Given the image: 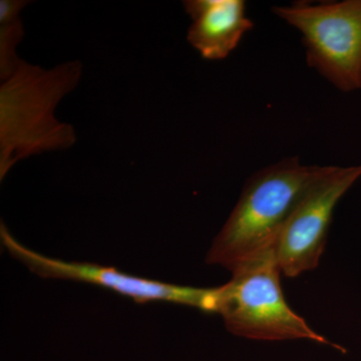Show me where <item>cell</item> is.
<instances>
[{
    "label": "cell",
    "instance_id": "1",
    "mask_svg": "<svg viewBox=\"0 0 361 361\" xmlns=\"http://www.w3.org/2000/svg\"><path fill=\"white\" fill-rule=\"evenodd\" d=\"M325 168L302 165L291 157L252 176L206 262L233 273L274 254L285 224Z\"/></svg>",
    "mask_w": 361,
    "mask_h": 361
},
{
    "label": "cell",
    "instance_id": "8",
    "mask_svg": "<svg viewBox=\"0 0 361 361\" xmlns=\"http://www.w3.org/2000/svg\"><path fill=\"white\" fill-rule=\"evenodd\" d=\"M25 0L0 1V78L1 82L13 75L23 59L16 49L25 37L20 13L27 4Z\"/></svg>",
    "mask_w": 361,
    "mask_h": 361
},
{
    "label": "cell",
    "instance_id": "2",
    "mask_svg": "<svg viewBox=\"0 0 361 361\" xmlns=\"http://www.w3.org/2000/svg\"><path fill=\"white\" fill-rule=\"evenodd\" d=\"M82 65L66 61L44 70L21 61L0 85V180L20 161L70 149L77 134L54 116L63 97L78 87Z\"/></svg>",
    "mask_w": 361,
    "mask_h": 361
},
{
    "label": "cell",
    "instance_id": "7",
    "mask_svg": "<svg viewBox=\"0 0 361 361\" xmlns=\"http://www.w3.org/2000/svg\"><path fill=\"white\" fill-rule=\"evenodd\" d=\"M183 6L193 20L188 42L208 61L227 58L254 27L243 0H187Z\"/></svg>",
    "mask_w": 361,
    "mask_h": 361
},
{
    "label": "cell",
    "instance_id": "4",
    "mask_svg": "<svg viewBox=\"0 0 361 361\" xmlns=\"http://www.w3.org/2000/svg\"><path fill=\"white\" fill-rule=\"evenodd\" d=\"M273 13L302 35L306 59L337 89H361V0L296 1Z\"/></svg>",
    "mask_w": 361,
    "mask_h": 361
},
{
    "label": "cell",
    "instance_id": "3",
    "mask_svg": "<svg viewBox=\"0 0 361 361\" xmlns=\"http://www.w3.org/2000/svg\"><path fill=\"white\" fill-rule=\"evenodd\" d=\"M281 270L274 254L232 273L228 283L217 287V313L234 336L257 341L308 339L329 344L314 331L285 299Z\"/></svg>",
    "mask_w": 361,
    "mask_h": 361
},
{
    "label": "cell",
    "instance_id": "5",
    "mask_svg": "<svg viewBox=\"0 0 361 361\" xmlns=\"http://www.w3.org/2000/svg\"><path fill=\"white\" fill-rule=\"evenodd\" d=\"M2 245L16 260L42 278L87 282L115 291L137 303L180 304L206 313H217V288H196L166 283L128 274L113 267L92 263L66 262L47 257L20 244L4 223L0 225Z\"/></svg>",
    "mask_w": 361,
    "mask_h": 361
},
{
    "label": "cell",
    "instance_id": "6",
    "mask_svg": "<svg viewBox=\"0 0 361 361\" xmlns=\"http://www.w3.org/2000/svg\"><path fill=\"white\" fill-rule=\"evenodd\" d=\"M361 177V165L326 166L285 224L274 255L282 274L295 278L315 269L327 242L334 209Z\"/></svg>",
    "mask_w": 361,
    "mask_h": 361
}]
</instances>
